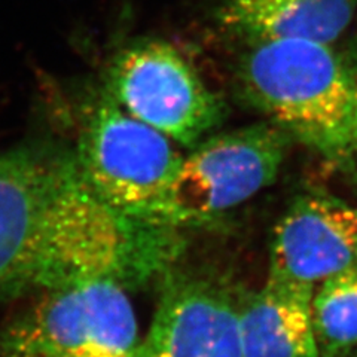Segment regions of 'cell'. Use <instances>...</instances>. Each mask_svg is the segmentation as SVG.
<instances>
[{
  "instance_id": "8992f818",
  "label": "cell",
  "mask_w": 357,
  "mask_h": 357,
  "mask_svg": "<svg viewBox=\"0 0 357 357\" xmlns=\"http://www.w3.org/2000/svg\"><path fill=\"white\" fill-rule=\"evenodd\" d=\"M126 290L88 282L43 294L9 329L3 350L38 357H143Z\"/></svg>"
},
{
  "instance_id": "277c9868",
  "label": "cell",
  "mask_w": 357,
  "mask_h": 357,
  "mask_svg": "<svg viewBox=\"0 0 357 357\" xmlns=\"http://www.w3.org/2000/svg\"><path fill=\"white\" fill-rule=\"evenodd\" d=\"M289 142L270 121L203 139L183 155L158 220L185 229L227 216L275 182Z\"/></svg>"
},
{
  "instance_id": "52a82bcc",
  "label": "cell",
  "mask_w": 357,
  "mask_h": 357,
  "mask_svg": "<svg viewBox=\"0 0 357 357\" xmlns=\"http://www.w3.org/2000/svg\"><path fill=\"white\" fill-rule=\"evenodd\" d=\"M160 282L143 357H241L240 307L227 287L177 265Z\"/></svg>"
},
{
  "instance_id": "7a4b0ae2",
  "label": "cell",
  "mask_w": 357,
  "mask_h": 357,
  "mask_svg": "<svg viewBox=\"0 0 357 357\" xmlns=\"http://www.w3.org/2000/svg\"><path fill=\"white\" fill-rule=\"evenodd\" d=\"M241 98L268 121L326 156L351 144L356 85L329 45L284 39L249 43L238 61Z\"/></svg>"
},
{
  "instance_id": "9a60e30c",
  "label": "cell",
  "mask_w": 357,
  "mask_h": 357,
  "mask_svg": "<svg viewBox=\"0 0 357 357\" xmlns=\"http://www.w3.org/2000/svg\"><path fill=\"white\" fill-rule=\"evenodd\" d=\"M354 357H357V351H356V354H354Z\"/></svg>"
},
{
  "instance_id": "30bf717a",
  "label": "cell",
  "mask_w": 357,
  "mask_h": 357,
  "mask_svg": "<svg viewBox=\"0 0 357 357\" xmlns=\"http://www.w3.org/2000/svg\"><path fill=\"white\" fill-rule=\"evenodd\" d=\"M357 0H220L219 26L245 43L301 39L332 43L347 30Z\"/></svg>"
},
{
  "instance_id": "9c48e42d",
  "label": "cell",
  "mask_w": 357,
  "mask_h": 357,
  "mask_svg": "<svg viewBox=\"0 0 357 357\" xmlns=\"http://www.w3.org/2000/svg\"><path fill=\"white\" fill-rule=\"evenodd\" d=\"M73 161L48 143H21L0 153V301L17 298L30 244Z\"/></svg>"
},
{
  "instance_id": "3957f363",
  "label": "cell",
  "mask_w": 357,
  "mask_h": 357,
  "mask_svg": "<svg viewBox=\"0 0 357 357\" xmlns=\"http://www.w3.org/2000/svg\"><path fill=\"white\" fill-rule=\"evenodd\" d=\"M177 146L103 93L82 122L73 155L97 195L126 213L160 222L164 198L183 161Z\"/></svg>"
},
{
  "instance_id": "ba28073f",
  "label": "cell",
  "mask_w": 357,
  "mask_h": 357,
  "mask_svg": "<svg viewBox=\"0 0 357 357\" xmlns=\"http://www.w3.org/2000/svg\"><path fill=\"white\" fill-rule=\"evenodd\" d=\"M357 266V207L326 194H304L274 229L268 278L316 287Z\"/></svg>"
},
{
  "instance_id": "7c38bea8",
  "label": "cell",
  "mask_w": 357,
  "mask_h": 357,
  "mask_svg": "<svg viewBox=\"0 0 357 357\" xmlns=\"http://www.w3.org/2000/svg\"><path fill=\"white\" fill-rule=\"evenodd\" d=\"M320 357H340L357 345V266L321 282L311 303Z\"/></svg>"
},
{
  "instance_id": "5bb4252c",
  "label": "cell",
  "mask_w": 357,
  "mask_h": 357,
  "mask_svg": "<svg viewBox=\"0 0 357 357\" xmlns=\"http://www.w3.org/2000/svg\"><path fill=\"white\" fill-rule=\"evenodd\" d=\"M0 357H38V356H31V354H24V353H17V351H9L3 350V354Z\"/></svg>"
},
{
  "instance_id": "6da1fadb",
  "label": "cell",
  "mask_w": 357,
  "mask_h": 357,
  "mask_svg": "<svg viewBox=\"0 0 357 357\" xmlns=\"http://www.w3.org/2000/svg\"><path fill=\"white\" fill-rule=\"evenodd\" d=\"M185 245L182 229L126 213L97 195L73 155L31 240L17 298L88 282L144 286L173 270Z\"/></svg>"
},
{
  "instance_id": "8fae6325",
  "label": "cell",
  "mask_w": 357,
  "mask_h": 357,
  "mask_svg": "<svg viewBox=\"0 0 357 357\" xmlns=\"http://www.w3.org/2000/svg\"><path fill=\"white\" fill-rule=\"evenodd\" d=\"M308 284L268 278L238 314L241 357H320Z\"/></svg>"
},
{
  "instance_id": "4fadbf2b",
  "label": "cell",
  "mask_w": 357,
  "mask_h": 357,
  "mask_svg": "<svg viewBox=\"0 0 357 357\" xmlns=\"http://www.w3.org/2000/svg\"><path fill=\"white\" fill-rule=\"evenodd\" d=\"M351 144L357 148V86L354 94V105H353V118H351Z\"/></svg>"
},
{
  "instance_id": "5b68a950",
  "label": "cell",
  "mask_w": 357,
  "mask_h": 357,
  "mask_svg": "<svg viewBox=\"0 0 357 357\" xmlns=\"http://www.w3.org/2000/svg\"><path fill=\"white\" fill-rule=\"evenodd\" d=\"M128 115L192 149L220 127L227 107L173 43L140 39L112 57L105 91Z\"/></svg>"
}]
</instances>
